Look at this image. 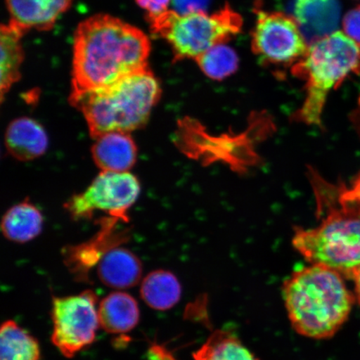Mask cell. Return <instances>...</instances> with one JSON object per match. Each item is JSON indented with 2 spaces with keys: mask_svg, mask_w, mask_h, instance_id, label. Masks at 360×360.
<instances>
[{
  "mask_svg": "<svg viewBox=\"0 0 360 360\" xmlns=\"http://www.w3.org/2000/svg\"><path fill=\"white\" fill-rule=\"evenodd\" d=\"M98 276L103 285L115 290L137 285L143 273L141 260L123 247L110 248L98 261Z\"/></svg>",
  "mask_w": 360,
  "mask_h": 360,
  "instance_id": "13",
  "label": "cell"
},
{
  "mask_svg": "<svg viewBox=\"0 0 360 360\" xmlns=\"http://www.w3.org/2000/svg\"><path fill=\"white\" fill-rule=\"evenodd\" d=\"M39 359L37 340L16 322H4L0 330V360Z\"/></svg>",
  "mask_w": 360,
  "mask_h": 360,
  "instance_id": "19",
  "label": "cell"
},
{
  "mask_svg": "<svg viewBox=\"0 0 360 360\" xmlns=\"http://www.w3.org/2000/svg\"><path fill=\"white\" fill-rule=\"evenodd\" d=\"M100 326L112 335L126 334L139 321V305L134 297L124 292H114L101 300L98 308Z\"/></svg>",
  "mask_w": 360,
  "mask_h": 360,
  "instance_id": "15",
  "label": "cell"
},
{
  "mask_svg": "<svg viewBox=\"0 0 360 360\" xmlns=\"http://www.w3.org/2000/svg\"><path fill=\"white\" fill-rule=\"evenodd\" d=\"M319 224L295 229L292 245L311 264L352 278L360 268V173L349 183L327 182L310 173Z\"/></svg>",
  "mask_w": 360,
  "mask_h": 360,
  "instance_id": "1",
  "label": "cell"
},
{
  "mask_svg": "<svg viewBox=\"0 0 360 360\" xmlns=\"http://www.w3.org/2000/svg\"><path fill=\"white\" fill-rule=\"evenodd\" d=\"M73 2L74 0H6L10 22L25 32L52 29Z\"/></svg>",
  "mask_w": 360,
  "mask_h": 360,
  "instance_id": "11",
  "label": "cell"
},
{
  "mask_svg": "<svg viewBox=\"0 0 360 360\" xmlns=\"http://www.w3.org/2000/svg\"><path fill=\"white\" fill-rule=\"evenodd\" d=\"M141 298L148 306L156 310H167L176 305L181 297V285L172 273L155 270L143 278Z\"/></svg>",
  "mask_w": 360,
  "mask_h": 360,
  "instance_id": "17",
  "label": "cell"
},
{
  "mask_svg": "<svg viewBox=\"0 0 360 360\" xmlns=\"http://www.w3.org/2000/svg\"><path fill=\"white\" fill-rule=\"evenodd\" d=\"M343 28L346 34L360 44V6L345 16Z\"/></svg>",
  "mask_w": 360,
  "mask_h": 360,
  "instance_id": "22",
  "label": "cell"
},
{
  "mask_svg": "<svg viewBox=\"0 0 360 360\" xmlns=\"http://www.w3.org/2000/svg\"><path fill=\"white\" fill-rule=\"evenodd\" d=\"M212 0H173L175 11L180 13L204 11Z\"/></svg>",
  "mask_w": 360,
  "mask_h": 360,
  "instance_id": "23",
  "label": "cell"
},
{
  "mask_svg": "<svg viewBox=\"0 0 360 360\" xmlns=\"http://www.w3.org/2000/svg\"><path fill=\"white\" fill-rule=\"evenodd\" d=\"M147 20L152 34L170 45L174 61L196 60L210 49L226 44L243 27L241 15L228 4L212 15L168 11Z\"/></svg>",
  "mask_w": 360,
  "mask_h": 360,
  "instance_id": "6",
  "label": "cell"
},
{
  "mask_svg": "<svg viewBox=\"0 0 360 360\" xmlns=\"http://www.w3.org/2000/svg\"><path fill=\"white\" fill-rule=\"evenodd\" d=\"M340 15L339 0H295L294 18L309 45L336 32Z\"/></svg>",
  "mask_w": 360,
  "mask_h": 360,
  "instance_id": "10",
  "label": "cell"
},
{
  "mask_svg": "<svg viewBox=\"0 0 360 360\" xmlns=\"http://www.w3.org/2000/svg\"><path fill=\"white\" fill-rule=\"evenodd\" d=\"M251 46L261 64L276 69L292 67L302 60L309 44L294 17L256 6Z\"/></svg>",
  "mask_w": 360,
  "mask_h": 360,
  "instance_id": "7",
  "label": "cell"
},
{
  "mask_svg": "<svg viewBox=\"0 0 360 360\" xmlns=\"http://www.w3.org/2000/svg\"><path fill=\"white\" fill-rule=\"evenodd\" d=\"M6 145L8 152L16 160L29 161L46 152L49 139L43 126L37 121L22 117L8 126Z\"/></svg>",
  "mask_w": 360,
  "mask_h": 360,
  "instance_id": "14",
  "label": "cell"
},
{
  "mask_svg": "<svg viewBox=\"0 0 360 360\" xmlns=\"http://www.w3.org/2000/svg\"><path fill=\"white\" fill-rule=\"evenodd\" d=\"M94 163L103 172H129L137 160V146L129 133L110 132L96 138Z\"/></svg>",
  "mask_w": 360,
  "mask_h": 360,
  "instance_id": "12",
  "label": "cell"
},
{
  "mask_svg": "<svg viewBox=\"0 0 360 360\" xmlns=\"http://www.w3.org/2000/svg\"><path fill=\"white\" fill-rule=\"evenodd\" d=\"M283 297L292 328L315 340L336 334L347 321L354 302L343 276L321 264L292 274L283 283Z\"/></svg>",
  "mask_w": 360,
  "mask_h": 360,
  "instance_id": "3",
  "label": "cell"
},
{
  "mask_svg": "<svg viewBox=\"0 0 360 360\" xmlns=\"http://www.w3.org/2000/svg\"><path fill=\"white\" fill-rule=\"evenodd\" d=\"M195 61L207 77L223 80L236 73L240 58L233 49L224 44L210 49Z\"/></svg>",
  "mask_w": 360,
  "mask_h": 360,
  "instance_id": "21",
  "label": "cell"
},
{
  "mask_svg": "<svg viewBox=\"0 0 360 360\" xmlns=\"http://www.w3.org/2000/svg\"><path fill=\"white\" fill-rule=\"evenodd\" d=\"M150 42L136 27L108 15L80 22L74 39L72 92L101 89L148 69Z\"/></svg>",
  "mask_w": 360,
  "mask_h": 360,
  "instance_id": "2",
  "label": "cell"
},
{
  "mask_svg": "<svg viewBox=\"0 0 360 360\" xmlns=\"http://www.w3.org/2000/svg\"><path fill=\"white\" fill-rule=\"evenodd\" d=\"M160 96L159 81L147 69L109 86L71 93L70 102L82 112L90 134L96 139L143 127Z\"/></svg>",
  "mask_w": 360,
  "mask_h": 360,
  "instance_id": "4",
  "label": "cell"
},
{
  "mask_svg": "<svg viewBox=\"0 0 360 360\" xmlns=\"http://www.w3.org/2000/svg\"><path fill=\"white\" fill-rule=\"evenodd\" d=\"M41 212L30 202H22L8 210L2 219L4 236L8 240L26 243L34 240L42 231Z\"/></svg>",
  "mask_w": 360,
  "mask_h": 360,
  "instance_id": "16",
  "label": "cell"
},
{
  "mask_svg": "<svg viewBox=\"0 0 360 360\" xmlns=\"http://www.w3.org/2000/svg\"><path fill=\"white\" fill-rule=\"evenodd\" d=\"M25 31L8 22L1 27V98L20 78L24 60L21 39Z\"/></svg>",
  "mask_w": 360,
  "mask_h": 360,
  "instance_id": "18",
  "label": "cell"
},
{
  "mask_svg": "<svg viewBox=\"0 0 360 360\" xmlns=\"http://www.w3.org/2000/svg\"><path fill=\"white\" fill-rule=\"evenodd\" d=\"M352 280H354L355 283V292H356V298L360 304V268L354 274Z\"/></svg>",
  "mask_w": 360,
  "mask_h": 360,
  "instance_id": "26",
  "label": "cell"
},
{
  "mask_svg": "<svg viewBox=\"0 0 360 360\" xmlns=\"http://www.w3.org/2000/svg\"><path fill=\"white\" fill-rule=\"evenodd\" d=\"M141 193V184L134 175L102 172L87 190L71 198L65 208L75 219H89L96 211H103L118 219L125 214Z\"/></svg>",
  "mask_w": 360,
  "mask_h": 360,
  "instance_id": "9",
  "label": "cell"
},
{
  "mask_svg": "<svg viewBox=\"0 0 360 360\" xmlns=\"http://www.w3.org/2000/svg\"><path fill=\"white\" fill-rule=\"evenodd\" d=\"M291 73L306 83V98L294 119L308 125H321L328 93L350 75H360V44L336 31L310 44L302 60L291 68Z\"/></svg>",
  "mask_w": 360,
  "mask_h": 360,
  "instance_id": "5",
  "label": "cell"
},
{
  "mask_svg": "<svg viewBox=\"0 0 360 360\" xmlns=\"http://www.w3.org/2000/svg\"><path fill=\"white\" fill-rule=\"evenodd\" d=\"M97 301L90 290L53 299L51 340L65 357L73 358L96 340L101 327Z\"/></svg>",
  "mask_w": 360,
  "mask_h": 360,
  "instance_id": "8",
  "label": "cell"
},
{
  "mask_svg": "<svg viewBox=\"0 0 360 360\" xmlns=\"http://www.w3.org/2000/svg\"><path fill=\"white\" fill-rule=\"evenodd\" d=\"M136 2L148 13L147 19H152L169 11L170 0H136Z\"/></svg>",
  "mask_w": 360,
  "mask_h": 360,
  "instance_id": "24",
  "label": "cell"
},
{
  "mask_svg": "<svg viewBox=\"0 0 360 360\" xmlns=\"http://www.w3.org/2000/svg\"><path fill=\"white\" fill-rule=\"evenodd\" d=\"M195 360H259L238 338L224 330H216L193 354Z\"/></svg>",
  "mask_w": 360,
  "mask_h": 360,
  "instance_id": "20",
  "label": "cell"
},
{
  "mask_svg": "<svg viewBox=\"0 0 360 360\" xmlns=\"http://www.w3.org/2000/svg\"><path fill=\"white\" fill-rule=\"evenodd\" d=\"M353 122L354 124L355 129H356L357 132L360 136V97L359 98L358 106L356 110L354 111L353 114Z\"/></svg>",
  "mask_w": 360,
  "mask_h": 360,
  "instance_id": "25",
  "label": "cell"
}]
</instances>
